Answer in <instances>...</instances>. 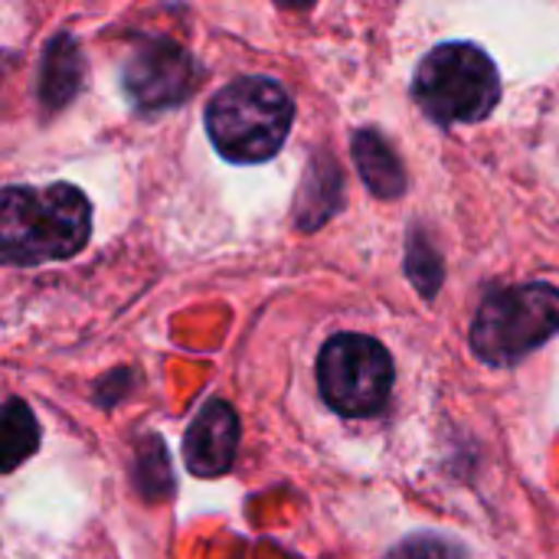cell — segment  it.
Returning a JSON list of instances; mask_svg holds the SVG:
<instances>
[{
	"label": "cell",
	"mask_w": 559,
	"mask_h": 559,
	"mask_svg": "<svg viewBox=\"0 0 559 559\" xmlns=\"http://www.w3.org/2000/svg\"><path fill=\"white\" fill-rule=\"evenodd\" d=\"M92 236L88 197L72 183L7 187L0 197V252L7 265L62 262Z\"/></svg>",
	"instance_id": "6da1fadb"
},
{
	"label": "cell",
	"mask_w": 559,
	"mask_h": 559,
	"mask_svg": "<svg viewBox=\"0 0 559 559\" xmlns=\"http://www.w3.org/2000/svg\"><path fill=\"white\" fill-rule=\"evenodd\" d=\"M292 121V95L265 75L236 79L223 85L206 105V134L219 157L233 164L272 160L288 141Z\"/></svg>",
	"instance_id": "7a4b0ae2"
},
{
	"label": "cell",
	"mask_w": 559,
	"mask_h": 559,
	"mask_svg": "<svg viewBox=\"0 0 559 559\" xmlns=\"http://www.w3.org/2000/svg\"><path fill=\"white\" fill-rule=\"evenodd\" d=\"M413 95L423 115L442 128L485 121L501 102L498 66L475 43H442L416 66Z\"/></svg>",
	"instance_id": "3957f363"
},
{
	"label": "cell",
	"mask_w": 559,
	"mask_h": 559,
	"mask_svg": "<svg viewBox=\"0 0 559 559\" xmlns=\"http://www.w3.org/2000/svg\"><path fill=\"white\" fill-rule=\"evenodd\" d=\"M559 334V288L531 282L491 292L472 321V350L491 367H511Z\"/></svg>",
	"instance_id": "277c9868"
},
{
	"label": "cell",
	"mask_w": 559,
	"mask_h": 559,
	"mask_svg": "<svg viewBox=\"0 0 559 559\" xmlns=\"http://www.w3.org/2000/svg\"><path fill=\"white\" fill-rule=\"evenodd\" d=\"M318 386L324 403L350 419L373 416L393 390V360L386 347L367 334H337L321 347Z\"/></svg>",
	"instance_id": "5b68a950"
},
{
	"label": "cell",
	"mask_w": 559,
	"mask_h": 559,
	"mask_svg": "<svg viewBox=\"0 0 559 559\" xmlns=\"http://www.w3.org/2000/svg\"><path fill=\"white\" fill-rule=\"evenodd\" d=\"M121 85L134 108L167 111L197 92L200 66L180 43L167 36H151L128 52L121 66Z\"/></svg>",
	"instance_id": "8992f818"
},
{
	"label": "cell",
	"mask_w": 559,
	"mask_h": 559,
	"mask_svg": "<svg viewBox=\"0 0 559 559\" xmlns=\"http://www.w3.org/2000/svg\"><path fill=\"white\" fill-rule=\"evenodd\" d=\"M239 445V419L223 400H210L187 429L183 459L197 478H219L233 468Z\"/></svg>",
	"instance_id": "52a82bcc"
},
{
	"label": "cell",
	"mask_w": 559,
	"mask_h": 559,
	"mask_svg": "<svg viewBox=\"0 0 559 559\" xmlns=\"http://www.w3.org/2000/svg\"><path fill=\"white\" fill-rule=\"evenodd\" d=\"M85 79V59L69 33H59L46 43L43 69H39V98L46 108H66Z\"/></svg>",
	"instance_id": "ba28073f"
},
{
	"label": "cell",
	"mask_w": 559,
	"mask_h": 559,
	"mask_svg": "<svg viewBox=\"0 0 559 559\" xmlns=\"http://www.w3.org/2000/svg\"><path fill=\"white\" fill-rule=\"evenodd\" d=\"M354 164L364 177V183L370 187L373 197L380 200H396L406 193V170L396 157V151L383 141L380 131L373 128H360L354 134Z\"/></svg>",
	"instance_id": "9c48e42d"
},
{
	"label": "cell",
	"mask_w": 559,
	"mask_h": 559,
	"mask_svg": "<svg viewBox=\"0 0 559 559\" xmlns=\"http://www.w3.org/2000/svg\"><path fill=\"white\" fill-rule=\"evenodd\" d=\"M341 197H344V177L334 167V160L331 157L311 160L305 183H301V193H298V226L301 229L324 226L337 213Z\"/></svg>",
	"instance_id": "30bf717a"
},
{
	"label": "cell",
	"mask_w": 559,
	"mask_h": 559,
	"mask_svg": "<svg viewBox=\"0 0 559 559\" xmlns=\"http://www.w3.org/2000/svg\"><path fill=\"white\" fill-rule=\"evenodd\" d=\"M39 445L36 416L23 400H10L3 409V468L13 472L23 459H29Z\"/></svg>",
	"instance_id": "8fae6325"
},
{
	"label": "cell",
	"mask_w": 559,
	"mask_h": 559,
	"mask_svg": "<svg viewBox=\"0 0 559 559\" xmlns=\"http://www.w3.org/2000/svg\"><path fill=\"white\" fill-rule=\"evenodd\" d=\"M406 272H409L413 285H416L426 298L436 295V288H439V282H442V259H439V252L432 249V242L426 239V233H419V229H413V236H409Z\"/></svg>",
	"instance_id": "7c38bea8"
},
{
	"label": "cell",
	"mask_w": 559,
	"mask_h": 559,
	"mask_svg": "<svg viewBox=\"0 0 559 559\" xmlns=\"http://www.w3.org/2000/svg\"><path fill=\"white\" fill-rule=\"evenodd\" d=\"M386 559H465V554H462L459 544H452V540H445V537L423 534V537L403 540Z\"/></svg>",
	"instance_id": "4fadbf2b"
},
{
	"label": "cell",
	"mask_w": 559,
	"mask_h": 559,
	"mask_svg": "<svg viewBox=\"0 0 559 559\" xmlns=\"http://www.w3.org/2000/svg\"><path fill=\"white\" fill-rule=\"evenodd\" d=\"M282 7H308L311 0H278Z\"/></svg>",
	"instance_id": "5bb4252c"
}]
</instances>
